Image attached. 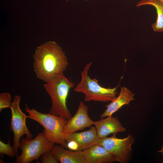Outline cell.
Instances as JSON below:
<instances>
[{"mask_svg": "<svg viewBox=\"0 0 163 163\" xmlns=\"http://www.w3.org/2000/svg\"><path fill=\"white\" fill-rule=\"evenodd\" d=\"M74 151H78V145L74 141H71L67 142L66 149Z\"/></svg>", "mask_w": 163, "mask_h": 163, "instance_id": "ac0fdd59", "label": "cell"}, {"mask_svg": "<svg viewBox=\"0 0 163 163\" xmlns=\"http://www.w3.org/2000/svg\"><path fill=\"white\" fill-rule=\"evenodd\" d=\"M28 113L27 118L34 120L44 128L43 133L51 142L59 144L66 149L64 127L68 120L50 113H43L28 106L25 108Z\"/></svg>", "mask_w": 163, "mask_h": 163, "instance_id": "3957f363", "label": "cell"}, {"mask_svg": "<svg viewBox=\"0 0 163 163\" xmlns=\"http://www.w3.org/2000/svg\"><path fill=\"white\" fill-rule=\"evenodd\" d=\"M62 145H54L51 150L55 157L61 163H87L82 151H72Z\"/></svg>", "mask_w": 163, "mask_h": 163, "instance_id": "4fadbf2b", "label": "cell"}, {"mask_svg": "<svg viewBox=\"0 0 163 163\" xmlns=\"http://www.w3.org/2000/svg\"><path fill=\"white\" fill-rule=\"evenodd\" d=\"M94 125L100 139L106 137L112 133L123 132L126 129L117 118L112 116L94 121Z\"/></svg>", "mask_w": 163, "mask_h": 163, "instance_id": "30bf717a", "label": "cell"}, {"mask_svg": "<svg viewBox=\"0 0 163 163\" xmlns=\"http://www.w3.org/2000/svg\"><path fill=\"white\" fill-rule=\"evenodd\" d=\"M55 143L50 142L43 133H39L32 139L22 138L19 148L22 151L16 155L15 163H29L38 159L47 150L51 149Z\"/></svg>", "mask_w": 163, "mask_h": 163, "instance_id": "5b68a950", "label": "cell"}, {"mask_svg": "<svg viewBox=\"0 0 163 163\" xmlns=\"http://www.w3.org/2000/svg\"><path fill=\"white\" fill-rule=\"evenodd\" d=\"M134 94L125 86L121 87L120 93L117 97L106 106V109L101 115V118L112 116L123 106L129 105L130 101L134 100Z\"/></svg>", "mask_w": 163, "mask_h": 163, "instance_id": "7c38bea8", "label": "cell"}, {"mask_svg": "<svg viewBox=\"0 0 163 163\" xmlns=\"http://www.w3.org/2000/svg\"><path fill=\"white\" fill-rule=\"evenodd\" d=\"M40 160L43 163H58V161L54 155L51 149L46 151L41 156Z\"/></svg>", "mask_w": 163, "mask_h": 163, "instance_id": "e0dca14e", "label": "cell"}, {"mask_svg": "<svg viewBox=\"0 0 163 163\" xmlns=\"http://www.w3.org/2000/svg\"><path fill=\"white\" fill-rule=\"evenodd\" d=\"M20 96L15 95L10 108L11 112L10 129L14 134L12 147L16 155H18L21 138L24 135L27 139H32L33 138L26 124L27 116L22 111L20 107Z\"/></svg>", "mask_w": 163, "mask_h": 163, "instance_id": "8992f818", "label": "cell"}, {"mask_svg": "<svg viewBox=\"0 0 163 163\" xmlns=\"http://www.w3.org/2000/svg\"><path fill=\"white\" fill-rule=\"evenodd\" d=\"M87 163H108L115 161L114 156L98 144L82 151Z\"/></svg>", "mask_w": 163, "mask_h": 163, "instance_id": "8fae6325", "label": "cell"}, {"mask_svg": "<svg viewBox=\"0 0 163 163\" xmlns=\"http://www.w3.org/2000/svg\"><path fill=\"white\" fill-rule=\"evenodd\" d=\"M66 1H68L69 0H65ZM86 1H87L88 0H85Z\"/></svg>", "mask_w": 163, "mask_h": 163, "instance_id": "44dd1931", "label": "cell"}, {"mask_svg": "<svg viewBox=\"0 0 163 163\" xmlns=\"http://www.w3.org/2000/svg\"><path fill=\"white\" fill-rule=\"evenodd\" d=\"M33 56L37 77L46 83L63 73L68 65L64 52L54 41L47 42L37 47Z\"/></svg>", "mask_w": 163, "mask_h": 163, "instance_id": "6da1fadb", "label": "cell"}, {"mask_svg": "<svg viewBox=\"0 0 163 163\" xmlns=\"http://www.w3.org/2000/svg\"><path fill=\"white\" fill-rule=\"evenodd\" d=\"M74 86V83L66 77L63 73L43 85L51 100L50 113L67 120L72 117L67 106V99L70 90Z\"/></svg>", "mask_w": 163, "mask_h": 163, "instance_id": "7a4b0ae2", "label": "cell"}, {"mask_svg": "<svg viewBox=\"0 0 163 163\" xmlns=\"http://www.w3.org/2000/svg\"><path fill=\"white\" fill-rule=\"evenodd\" d=\"M158 152L161 153L163 155V146H162L161 149L160 150L158 151Z\"/></svg>", "mask_w": 163, "mask_h": 163, "instance_id": "d6986e66", "label": "cell"}, {"mask_svg": "<svg viewBox=\"0 0 163 163\" xmlns=\"http://www.w3.org/2000/svg\"><path fill=\"white\" fill-rule=\"evenodd\" d=\"M134 142V139L130 135L125 138L120 139L117 138L116 134L114 133L111 137L100 139L97 144L112 154L115 161L126 163L131 157V146Z\"/></svg>", "mask_w": 163, "mask_h": 163, "instance_id": "52a82bcc", "label": "cell"}, {"mask_svg": "<svg viewBox=\"0 0 163 163\" xmlns=\"http://www.w3.org/2000/svg\"><path fill=\"white\" fill-rule=\"evenodd\" d=\"M5 154L11 157H14L16 153L14 150L13 147H12L10 144V139L8 143L6 144L0 141V155L1 157L2 155Z\"/></svg>", "mask_w": 163, "mask_h": 163, "instance_id": "9a60e30c", "label": "cell"}, {"mask_svg": "<svg viewBox=\"0 0 163 163\" xmlns=\"http://www.w3.org/2000/svg\"><path fill=\"white\" fill-rule=\"evenodd\" d=\"M163 4V0H158Z\"/></svg>", "mask_w": 163, "mask_h": 163, "instance_id": "ffe728a7", "label": "cell"}, {"mask_svg": "<svg viewBox=\"0 0 163 163\" xmlns=\"http://www.w3.org/2000/svg\"><path fill=\"white\" fill-rule=\"evenodd\" d=\"M88 107L82 101L79 102L78 110L75 115L68 120L64 127V132L70 133L90 127L94 122L88 114Z\"/></svg>", "mask_w": 163, "mask_h": 163, "instance_id": "ba28073f", "label": "cell"}, {"mask_svg": "<svg viewBox=\"0 0 163 163\" xmlns=\"http://www.w3.org/2000/svg\"><path fill=\"white\" fill-rule=\"evenodd\" d=\"M92 63L91 62L86 65L81 72V80L76 85L74 91L85 95L84 100L108 102L112 101L116 97L117 87L106 88L101 86L96 78L92 79L88 75L89 68Z\"/></svg>", "mask_w": 163, "mask_h": 163, "instance_id": "277c9868", "label": "cell"}, {"mask_svg": "<svg viewBox=\"0 0 163 163\" xmlns=\"http://www.w3.org/2000/svg\"><path fill=\"white\" fill-rule=\"evenodd\" d=\"M100 138L95 126H91L88 130L80 133H65L66 142L73 141L78 145V151H82L91 146L97 144Z\"/></svg>", "mask_w": 163, "mask_h": 163, "instance_id": "9c48e42d", "label": "cell"}, {"mask_svg": "<svg viewBox=\"0 0 163 163\" xmlns=\"http://www.w3.org/2000/svg\"><path fill=\"white\" fill-rule=\"evenodd\" d=\"M11 100V96L8 92L0 93V112L3 109L10 108Z\"/></svg>", "mask_w": 163, "mask_h": 163, "instance_id": "2e32d148", "label": "cell"}, {"mask_svg": "<svg viewBox=\"0 0 163 163\" xmlns=\"http://www.w3.org/2000/svg\"><path fill=\"white\" fill-rule=\"evenodd\" d=\"M150 5L154 6L156 10L157 18L152 27L155 32H163V4L158 0H142L138 2L136 6Z\"/></svg>", "mask_w": 163, "mask_h": 163, "instance_id": "5bb4252c", "label": "cell"}]
</instances>
